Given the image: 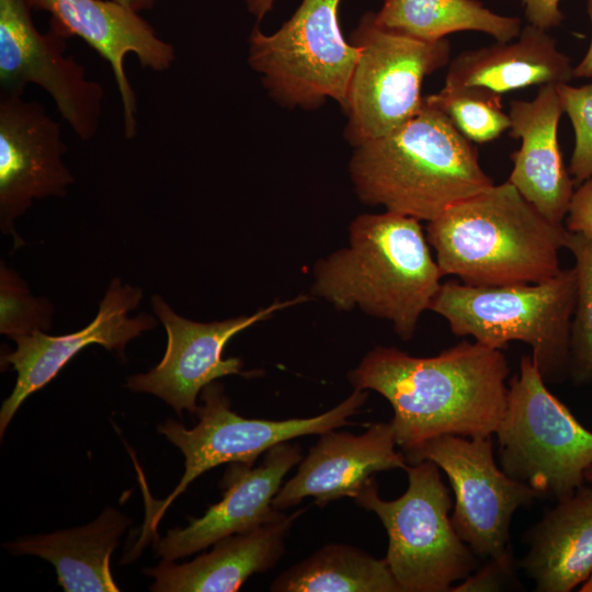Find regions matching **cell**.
Returning a JSON list of instances; mask_svg holds the SVG:
<instances>
[{
	"label": "cell",
	"instance_id": "obj_1",
	"mask_svg": "<svg viewBox=\"0 0 592 592\" xmlns=\"http://www.w3.org/2000/svg\"><path fill=\"white\" fill-rule=\"evenodd\" d=\"M509 374L501 350L462 341L429 357L375 348L349 380L388 400L397 446L407 451L445 434L493 436L506 407Z\"/></svg>",
	"mask_w": 592,
	"mask_h": 592
},
{
	"label": "cell",
	"instance_id": "obj_2",
	"mask_svg": "<svg viewBox=\"0 0 592 592\" xmlns=\"http://www.w3.org/2000/svg\"><path fill=\"white\" fill-rule=\"evenodd\" d=\"M349 169L363 203L426 221L494 184L476 146L424 98L409 122L355 147Z\"/></svg>",
	"mask_w": 592,
	"mask_h": 592
},
{
	"label": "cell",
	"instance_id": "obj_3",
	"mask_svg": "<svg viewBox=\"0 0 592 592\" xmlns=\"http://www.w3.org/2000/svg\"><path fill=\"white\" fill-rule=\"evenodd\" d=\"M349 247L315 266L312 293L335 308L360 307L412 338L444 276L420 220L385 212L363 214L350 225Z\"/></svg>",
	"mask_w": 592,
	"mask_h": 592
},
{
	"label": "cell",
	"instance_id": "obj_4",
	"mask_svg": "<svg viewBox=\"0 0 592 592\" xmlns=\"http://www.w3.org/2000/svg\"><path fill=\"white\" fill-rule=\"evenodd\" d=\"M568 235L565 225L545 218L509 181L453 205L425 228L443 275L470 286L556 276Z\"/></svg>",
	"mask_w": 592,
	"mask_h": 592
},
{
	"label": "cell",
	"instance_id": "obj_5",
	"mask_svg": "<svg viewBox=\"0 0 592 592\" xmlns=\"http://www.w3.org/2000/svg\"><path fill=\"white\" fill-rule=\"evenodd\" d=\"M577 298L574 267L532 284L470 286L447 281L431 303L458 337L502 350L521 341L532 349L546 383L569 376L570 331Z\"/></svg>",
	"mask_w": 592,
	"mask_h": 592
},
{
	"label": "cell",
	"instance_id": "obj_6",
	"mask_svg": "<svg viewBox=\"0 0 592 592\" xmlns=\"http://www.w3.org/2000/svg\"><path fill=\"white\" fill-rule=\"evenodd\" d=\"M405 470L408 488L399 498L382 499L373 477L353 500L383 523L385 560L402 592H449L476 570L478 556L453 525V501L440 468L422 460Z\"/></svg>",
	"mask_w": 592,
	"mask_h": 592
},
{
	"label": "cell",
	"instance_id": "obj_7",
	"mask_svg": "<svg viewBox=\"0 0 592 592\" xmlns=\"http://www.w3.org/2000/svg\"><path fill=\"white\" fill-rule=\"evenodd\" d=\"M494 435L502 470L540 497L573 493L592 465V432L548 390L532 355L522 356L509 380Z\"/></svg>",
	"mask_w": 592,
	"mask_h": 592
},
{
	"label": "cell",
	"instance_id": "obj_8",
	"mask_svg": "<svg viewBox=\"0 0 592 592\" xmlns=\"http://www.w3.org/2000/svg\"><path fill=\"white\" fill-rule=\"evenodd\" d=\"M340 1L301 0L275 33L251 31L248 62L280 104L314 110L333 99L344 107L360 53L342 35Z\"/></svg>",
	"mask_w": 592,
	"mask_h": 592
},
{
	"label": "cell",
	"instance_id": "obj_9",
	"mask_svg": "<svg viewBox=\"0 0 592 592\" xmlns=\"http://www.w3.org/2000/svg\"><path fill=\"white\" fill-rule=\"evenodd\" d=\"M349 42L360 54L342 110L348 117L344 136L357 147L396 130L421 111L423 80L448 64L451 45L445 38L424 42L383 29L371 11Z\"/></svg>",
	"mask_w": 592,
	"mask_h": 592
},
{
	"label": "cell",
	"instance_id": "obj_10",
	"mask_svg": "<svg viewBox=\"0 0 592 592\" xmlns=\"http://www.w3.org/2000/svg\"><path fill=\"white\" fill-rule=\"evenodd\" d=\"M367 397V390L354 389L329 411L310 418L247 419L230 409V400L221 384H208L201 391L203 403L197 406L198 422L194 428L186 429L174 420H168L158 428L182 452L185 470L173 491L156 509L147 528L155 531L169 505L205 471L224 464L254 466L260 455L282 442L344 426Z\"/></svg>",
	"mask_w": 592,
	"mask_h": 592
},
{
	"label": "cell",
	"instance_id": "obj_11",
	"mask_svg": "<svg viewBox=\"0 0 592 592\" xmlns=\"http://www.w3.org/2000/svg\"><path fill=\"white\" fill-rule=\"evenodd\" d=\"M402 453L409 465L431 460L445 473L455 496L453 525L475 555L514 562L513 514L540 496L498 466L492 436L445 434Z\"/></svg>",
	"mask_w": 592,
	"mask_h": 592
},
{
	"label": "cell",
	"instance_id": "obj_12",
	"mask_svg": "<svg viewBox=\"0 0 592 592\" xmlns=\"http://www.w3.org/2000/svg\"><path fill=\"white\" fill-rule=\"evenodd\" d=\"M30 0H0V94L22 96L27 84L50 95L77 137L98 133L103 87L87 78L84 67L66 56L67 38L52 24L41 33Z\"/></svg>",
	"mask_w": 592,
	"mask_h": 592
},
{
	"label": "cell",
	"instance_id": "obj_13",
	"mask_svg": "<svg viewBox=\"0 0 592 592\" xmlns=\"http://www.w3.org/2000/svg\"><path fill=\"white\" fill-rule=\"evenodd\" d=\"M306 296L275 301L250 316L221 321L197 322L183 318L161 298H151L152 309L167 331V349L159 364L145 374L127 378L126 387L155 395L179 415L195 413L196 399L205 386L228 375H251L238 357L224 358L228 341L242 330L267 319L275 311L308 300Z\"/></svg>",
	"mask_w": 592,
	"mask_h": 592
},
{
	"label": "cell",
	"instance_id": "obj_14",
	"mask_svg": "<svg viewBox=\"0 0 592 592\" xmlns=\"http://www.w3.org/2000/svg\"><path fill=\"white\" fill-rule=\"evenodd\" d=\"M60 125L36 101L0 94V228L23 244L14 224L34 200L62 197L75 179L64 163Z\"/></svg>",
	"mask_w": 592,
	"mask_h": 592
},
{
	"label": "cell",
	"instance_id": "obj_15",
	"mask_svg": "<svg viewBox=\"0 0 592 592\" xmlns=\"http://www.w3.org/2000/svg\"><path fill=\"white\" fill-rule=\"evenodd\" d=\"M141 298L139 287L123 284L116 277L100 301L95 318L81 330L62 335L39 331L13 338L15 350L1 357L2 368L11 365L18 374L0 410L1 436L25 399L54 379L86 346L99 344L123 356L128 342L156 327L157 320L149 314L128 316Z\"/></svg>",
	"mask_w": 592,
	"mask_h": 592
},
{
	"label": "cell",
	"instance_id": "obj_16",
	"mask_svg": "<svg viewBox=\"0 0 592 592\" xmlns=\"http://www.w3.org/2000/svg\"><path fill=\"white\" fill-rule=\"evenodd\" d=\"M30 1L34 10L49 13V24L67 38L80 37L110 64L122 101L125 137H135L137 100L124 60L134 54L143 68L166 71L175 59L173 45L161 39L138 12L114 0Z\"/></svg>",
	"mask_w": 592,
	"mask_h": 592
},
{
	"label": "cell",
	"instance_id": "obj_17",
	"mask_svg": "<svg viewBox=\"0 0 592 592\" xmlns=\"http://www.w3.org/2000/svg\"><path fill=\"white\" fill-rule=\"evenodd\" d=\"M301 460L297 444L282 442L266 453L260 465L229 464L220 486L223 499L184 527L168 531L155 544L156 555L174 561L216 542L270 522L283 512L272 505L285 475Z\"/></svg>",
	"mask_w": 592,
	"mask_h": 592
},
{
	"label": "cell",
	"instance_id": "obj_18",
	"mask_svg": "<svg viewBox=\"0 0 592 592\" xmlns=\"http://www.w3.org/2000/svg\"><path fill=\"white\" fill-rule=\"evenodd\" d=\"M319 435L296 474L273 498L274 509H288L306 497L321 509L334 500L354 499L375 474L408 466L403 453L396 449L390 422L373 423L360 435L334 430Z\"/></svg>",
	"mask_w": 592,
	"mask_h": 592
},
{
	"label": "cell",
	"instance_id": "obj_19",
	"mask_svg": "<svg viewBox=\"0 0 592 592\" xmlns=\"http://www.w3.org/2000/svg\"><path fill=\"white\" fill-rule=\"evenodd\" d=\"M563 113L557 84L540 86L531 101L510 104V136L521 139L511 155L508 181L549 221L563 225L574 181L563 163L558 124Z\"/></svg>",
	"mask_w": 592,
	"mask_h": 592
},
{
	"label": "cell",
	"instance_id": "obj_20",
	"mask_svg": "<svg viewBox=\"0 0 592 592\" xmlns=\"http://www.w3.org/2000/svg\"><path fill=\"white\" fill-rule=\"evenodd\" d=\"M305 510L276 519L252 530L229 535L210 551L190 562L162 560L144 572L155 579V592H235L253 573L273 568L283 556L286 536Z\"/></svg>",
	"mask_w": 592,
	"mask_h": 592
},
{
	"label": "cell",
	"instance_id": "obj_21",
	"mask_svg": "<svg viewBox=\"0 0 592 592\" xmlns=\"http://www.w3.org/2000/svg\"><path fill=\"white\" fill-rule=\"evenodd\" d=\"M571 59L547 31L527 24L515 42L465 50L448 65L446 87H482L499 94L531 86L568 83Z\"/></svg>",
	"mask_w": 592,
	"mask_h": 592
},
{
	"label": "cell",
	"instance_id": "obj_22",
	"mask_svg": "<svg viewBox=\"0 0 592 592\" xmlns=\"http://www.w3.org/2000/svg\"><path fill=\"white\" fill-rule=\"evenodd\" d=\"M521 567L538 592H569L592 573V488L561 498L526 534Z\"/></svg>",
	"mask_w": 592,
	"mask_h": 592
},
{
	"label": "cell",
	"instance_id": "obj_23",
	"mask_svg": "<svg viewBox=\"0 0 592 592\" xmlns=\"http://www.w3.org/2000/svg\"><path fill=\"white\" fill-rule=\"evenodd\" d=\"M128 523L122 512L106 508L84 526L24 537L3 546L14 555H34L49 561L66 592H117L111 556Z\"/></svg>",
	"mask_w": 592,
	"mask_h": 592
},
{
	"label": "cell",
	"instance_id": "obj_24",
	"mask_svg": "<svg viewBox=\"0 0 592 592\" xmlns=\"http://www.w3.org/2000/svg\"><path fill=\"white\" fill-rule=\"evenodd\" d=\"M374 18L383 29L424 42L476 31L506 43L521 33L519 18L498 14L478 0H384Z\"/></svg>",
	"mask_w": 592,
	"mask_h": 592
},
{
	"label": "cell",
	"instance_id": "obj_25",
	"mask_svg": "<svg viewBox=\"0 0 592 592\" xmlns=\"http://www.w3.org/2000/svg\"><path fill=\"white\" fill-rule=\"evenodd\" d=\"M274 592H402L388 563L345 544H328L282 572Z\"/></svg>",
	"mask_w": 592,
	"mask_h": 592
},
{
	"label": "cell",
	"instance_id": "obj_26",
	"mask_svg": "<svg viewBox=\"0 0 592 592\" xmlns=\"http://www.w3.org/2000/svg\"><path fill=\"white\" fill-rule=\"evenodd\" d=\"M442 111L468 140L489 143L510 129L511 119L503 112L501 94L482 87H446L424 96Z\"/></svg>",
	"mask_w": 592,
	"mask_h": 592
},
{
	"label": "cell",
	"instance_id": "obj_27",
	"mask_svg": "<svg viewBox=\"0 0 592 592\" xmlns=\"http://www.w3.org/2000/svg\"><path fill=\"white\" fill-rule=\"evenodd\" d=\"M566 249L574 257L577 275V298L573 311L570 349L569 376L576 384L592 379V239L570 232Z\"/></svg>",
	"mask_w": 592,
	"mask_h": 592
},
{
	"label": "cell",
	"instance_id": "obj_28",
	"mask_svg": "<svg viewBox=\"0 0 592 592\" xmlns=\"http://www.w3.org/2000/svg\"><path fill=\"white\" fill-rule=\"evenodd\" d=\"M53 306L32 295L18 274L0 266V332L10 338L45 332L52 325Z\"/></svg>",
	"mask_w": 592,
	"mask_h": 592
},
{
	"label": "cell",
	"instance_id": "obj_29",
	"mask_svg": "<svg viewBox=\"0 0 592 592\" xmlns=\"http://www.w3.org/2000/svg\"><path fill=\"white\" fill-rule=\"evenodd\" d=\"M557 92L574 132L569 172L574 183H582L592 175V82L581 87L560 83Z\"/></svg>",
	"mask_w": 592,
	"mask_h": 592
},
{
	"label": "cell",
	"instance_id": "obj_30",
	"mask_svg": "<svg viewBox=\"0 0 592 592\" xmlns=\"http://www.w3.org/2000/svg\"><path fill=\"white\" fill-rule=\"evenodd\" d=\"M514 562H504L494 558H488L479 569L474 570L458 584L453 585V592H493L502 591L511 585L514 578Z\"/></svg>",
	"mask_w": 592,
	"mask_h": 592
},
{
	"label": "cell",
	"instance_id": "obj_31",
	"mask_svg": "<svg viewBox=\"0 0 592 592\" xmlns=\"http://www.w3.org/2000/svg\"><path fill=\"white\" fill-rule=\"evenodd\" d=\"M565 227L570 232L592 239V175L573 191Z\"/></svg>",
	"mask_w": 592,
	"mask_h": 592
},
{
	"label": "cell",
	"instance_id": "obj_32",
	"mask_svg": "<svg viewBox=\"0 0 592 592\" xmlns=\"http://www.w3.org/2000/svg\"><path fill=\"white\" fill-rule=\"evenodd\" d=\"M524 8L527 24L548 31L559 26L565 15L559 8L561 0H517Z\"/></svg>",
	"mask_w": 592,
	"mask_h": 592
},
{
	"label": "cell",
	"instance_id": "obj_33",
	"mask_svg": "<svg viewBox=\"0 0 592 592\" xmlns=\"http://www.w3.org/2000/svg\"><path fill=\"white\" fill-rule=\"evenodd\" d=\"M587 12L592 26V0H587ZM573 78H592V36L585 55L581 61L573 67Z\"/></svg>",
	"mask_w": 592,
	"mask_h": 592
},
{
	"label": "cell",
	"instance_id": "obj_34",
	"mask_svg": "<svg viewBox=\"0 0 592 592\" xmlns=\"http://www.w3.org/2000/svg\"><path fill=\"white\" fill-rule=\"evenodd\" d=\"M248 11L260 22L273 8L276 0H244Z\"/></svg>",
	"mask_w": 592,
	"mask_h": 592
},
{
	"label": "cell",
	"instance_id": "obj_35",
	"mask_svg": "<svg viewBox=\"0 0 592 592\" xmlns=\"http://www.w3.org/2000/svg\"><path fill=\"white\" fill-rule=\"evenodd\" d=\"M115 2L135 11L141 12L151 9L157 0H114Z\"/></svg>",
	"mask_w": 592,
	"mask_h": 592
},
{
	"label": "cell",
	"instance_id": "obj_36",
	"mask_svg": "<svg viewBox=\"0 0 592 592\" xmlns=\"http://www.w3.org/2000/svg\"><path fill=\"white\" fill-rule=\"evenodd\" d=\"M580 592H592V573L589 578L581 584L579 590Z\"/></svg>",
	"mask_w": 592,
	"mask_h": 592
},
{
	"label": "cell",
	"instance_id": "obj_37",
	"mask_svg": "<svg viewBox=\"0 0 592 592\" xmlns=\"http://www.w3.org/2000/svg\"><path fill=\"white\" fill-rule=\"evenodd\" d=\"M584 479L592 483V465L585 470Z\"/></svg>",
	"mask_w": 592,
	"mask_h": 592
}]
</instances>
